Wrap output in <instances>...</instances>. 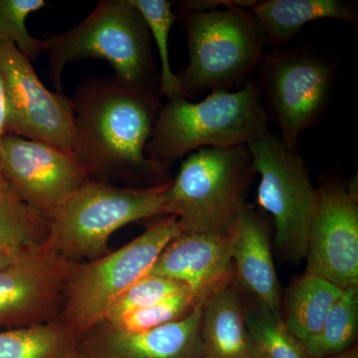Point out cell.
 <instances>
[{
  "instance_id": "cell-28",
  "label": "cell",
  "mask_w": 358,
  "mask_h": 358,
  "mask_svg": "<svg viewBox=\"0 0 358 358\" xmlns=\"http://www.w3.org/2000/svg\"><path fill=\"white\" fill-rule=\"evenodd\" d=\"M257 1L254 0H187L178 2L176 13H205L215 10L219 6H236L245 9H251Z\"/></svg>"
},
{
  "instance_id": "cell-8",
  "label": "cell",
  "mask_w": 358,
  "mask_h": 358,
  "mask_svg": "<svg viewBox=\"0 0 358 358\" xmlns=\"http://www.w3.org/2000/svg\"><path fill=\"white\" fill-rule=\"evenodd\" d=\"M247 148L260 176L257 203L274 219L275 246L291 262H301L307 255L317 190L299 152L279 136L267 131Z\"/></svg>"
},
{
  "instance_id": "cell-7",
  "label": "cell",
  "mask_w": 358,
  "mask_h": 358,
  "mask_svg": "<svg viewBox=\"0 0 358 358\" xmlns=\"http://www.w3.org/2000/svg\"><path fill=\"white\" fill-rule=\"evenodd\" d=\"M179 234L176 216H164L122 248L91 262L73 264L59 320L79 336L105 322L115 301L148 274Z\"/></svg>"
},
{
  "instance_id": "cell-25",
  "label": "cell",
  "mask_w": 358,
  "mask_h": 358,
  "mask_svg": "<svg viewBox=\"0 0 358 358\" xmlns=\"http://www.w3.org/2000/svg\"><path fill=\"white\" fill-rule=\"evenodd\" d=\"M201 308L189 291L174 294L150 307L129 313L114 322H107L117 331L140 333L178 322Z\"/></svg>"
},
{
  "instance_id": "cell-22",
  "label": "cell",
  "mask_w": 358,
  "mask_h": 358,
  "mask_svg": "<svg viewBox=\"0 0 358 358\" xmlns=\"http://www.w3.org/2000/svg\"><path fill=\"white\" fill-rule=\"evenodd\" d=\"M358 329V289L343 291L319 333L303 341L312 357L339 355L355 345Z\"/></svg>"
},
{
  "instance_id": "cell-9",
  "label": "cell",
  "mask_w": 358,
  "mask_h": 358,
  "mask_svg": "<svg viewBox=\"0 0 358 358\" xmlns=\"http://www.w3.org/2000/svg\"><path fill=\"white\" fill-rule=\"evenodd\" d=\"M336 66L307 49H275L264 61L259 82L264 105L281 129V140L298 152V140L319 121L331 100Z\"/></svg>"
},
{
  "instance_id": "cell-23",
  "label": "cell",
  "mask_w": 358,
  "mask_h": 358,
  "mask_svg": "<svg viewBox=\"0 0 358 358\" xmlns=\"http://www.w3.org/2000/svg\"><path fill=\"white\" fill-rule=\"evenodd\" d=\"M245 322L261 358H312L303 341L262 303L254 301L245 310Z\"/></svg>"
},
{
  "instance_id": "cell-31",
  "label": "cell",
  "mask_w": 358,
  "mask_h": 358,
  "mask_svg": "<svg viewBox=\"0 0 358 358\" xmlns=\"http://www.w3.org/2000/svg\"><path fill=\"white\" fill-rule=\"evenodd\" d=\"M312 358H358V348L357 346H353L350 350H346V352L343 353H339V355H331V357H312Z\"/></svg>"
},
{
  "instance_id": "cell-3",
  "label": "cell",
  "mask_w": 358,
  "mask_h": 358,
  "mask_svg": "<svg viewBox=\"0 0 358 358\" xmlns=\"http://www.w3.org/2000/svg\"><path fill=\"white\" fill-rule=\"evenodd\" d=\"M152 40L147 22L131 0H102L72 29L44 40L49 80L56 92L64 93L66 66L87 58L102 59L120 81L160 96Z\"/></svg>"
},
{
  "instance_id": "cell-24",
  "label": "cell",
  "mask_w": 358,
  "mask_h": 358,
  "mask_svg": "<svg viewBox=\"0 0 358 358\" xmlns=\"http://www.w3.org/2000/svg\"><path fill=\"white\" fill-rule=\"evenodd\" d=\"M138 8L150 28L159 51L160 60L159 94L167 100L182 96L180 81L171 69L169 60V37L171 28L178 20L173 10V2L166 0H131Z\"/></svg>"
},
{
  "instance_id": "cell-11",
  "label": "cell",
  "mask_w": 358,
  "mask_h": 358,
  "mask_svg": "<svg viewBox=\"0 0 358 358\" xmlns=\"http://www.w3.org/2000/svg\"><path fill=\"white\" fill-rule=\"evenodd\" d=\"M0 176L21 203L49 223L90 179L74 155L13 134L2 136Z\"/></svg>"
},
{
  "instance_id": "cell-12",
  "label": "cell",
  "mask_w": 358,
  "mask_h": 358,
  "mask_svg": "<svg viewBox=\"0 0 358 358\" xmlns=\"http://www.w3.org/2000/svg\"><path fill=\"white\" fill-rule=\"evenodd\" d=\"M308 235L306 275L343 289H358V205L355 181L327 180L317 188Z\"/></svg>"
},
{
  "instance_id": "cell-29",
  "label": "cell",
  "mask_w": 358,
  "mask_h": 358,
  "mask_svg": "<svg viewBox=\"0 0 358 358\" xmlns=\"http://www.w3.org/2000/svg\"><path fill=\"white\" fill-rule=\"evenodd\" d=\"M4 94L3 86H2L1 78H0V143H1L2 136H3L4 124Z\"/></svg>"
},
{
  "instance_id": "cell-15",
  "label": "cell",
  "mask_w": 358,
  "mask_h": 358,
  "mask_svg": "<svg viewBox=\"0 0 358 358\" xmlns=\"http://www.w3.org/2000/svg\"><path fill=\"white\" fill-rule=\"evenodd\" d=\"M202 308L164 326L124 333L103 322L79 336L78 358H196Z\"/></svg>"
},
{
  "instance_id": "cell-2",
  "label": "cell",
  "mask_w": 358,
  "mask_h": 358,
  "mask_svg": "<svg viewBox=\"0 0 358 358\" xmlns=\"http://www.w3.org/2000/svg\"><path fill=\"white\" fill-rule=\"evenodd\" d=\"M271 122L259 82L238 91H214L200 102L174 96L162 106L145 155L169 171L176 159L204 148L247 145Z\"/></svg>"
},
{
  "instance_id": "cell-18",
  "label": "cell",
  "mask_w": 358,
  "mask_h": 358,
  "mask_svg": "<svg viewBox=\"0 0 358 358\" xmlns=\"http://www.w3.org/2000/svg\"><path fill=\"white\" fill-rule=\"evenodd\" d=\"M262 27L268 44L282 48L307 23L333 18L357 22V10L343 0H267L250 9Z\"/></svg>"
},
{
  "instance_id": "cell-32",
  "label": "cell",
  "mask_w": 358,
  "mask_h": 358,
  "mask_svg": "<svg viewBox=\"0 0 358 358\" xmlns=\"http://www.w3.org/2000/svg\"><path fill=\"white\" fill-rule=\"evenodd\" d=\"M13 260H15V259L13 258V257L6 255V254L0 253V270L6 267L8 264L13 262Z\"/></svg>"
},
{
  "instance_id": "cell-21",
  "label": "cell",
  "mask_w": 358,
  "mask_h": 358,
  "mask_svg": "<svg viewBox=\"0 0 358 358\" xmlns=\"http://www.w3.org/2000/svg\"><path fill=\"white\" fill-rule=\"evenodd\" d=\"M50 223L20 200L0 199V253L20 258L46 243Z\"/></svg>"
},
{
  "instance_id": "cell-27",
  "label": "cell",
  "mask_w": 358,
  "mask_h": 358,
  "mask_svg": "<svg viewBox=\"0 0 358 358\" xmlns=\"http://www.w3.org/2000/svg\"><path fill=\"white\" fill-rule=\"evenodd\" d=\"M186 291L189 289L174 280L157 275H145L119 296L110 308L105 322H114L129 313L150 307Z\"/></svg>"
},
{
  "instance_id": "cell-30",
  "label": "cell",
  "mask_w": 358,
  "mask_h": 358,
  "mask_svg": "<svg viewBox=\"0 0 358 358\" xmlns=\"http://www.w3.org/2000/svg\"><path fill=\"white\" fill-rule=\"evenodd\" d=\"M0 199L18 200L1 176H0Z\"/></svg>"
},
{
  "instance_id": "cell-19",
  "label": "cell",
  "mask_w": 358,
  "mask_h": 358,
  "mask_svg": "<svg viewBox=\"0 0 358 358\" xmlns=\"http://www.w3.org/2000/svg\"><path fill=\"white\" fill-rule=\"evenodd\" d=\"M343 294V289L322 278L305 275L296 279L287 292L285 326L301 341L312 338Z\"/></svg>"
},
{
  "instance_id": "cell-5",
  "label": "cell",
  "mask_w": 358,
  "mask_h": 358,
  "mask_svg": "<svg viewBox=\"0 0 358 358\" xmlns=\"http://www.w3.org/2000/svg\"><path fill=\"white\" fill-rule=\"evenodd\" d=\"M176 15L187 36L189 62L178 75L187 100L207 91H230L260 63L268 40L248 9L232 6Z\"/></svg>"
},
{
  "instance_id": "cell-26",
  "label": "cell",
  "mask_w": 358,
  "mask_h": 358,
  "mask_svg": "<svg viewBox=\"0 0 358 358\" xmlns=\"http://www.w3.org/2000/svg\"><path fill=\"white\" fill-rule=\"evenodd\" d=\"M44 6V0H0V40L10 41L31 62L45 51V42L28 31L26 20Z\"/></svg>"
},
{
  "instance_id": "cell-16",
  "label": "cell",
  "mask_w": 358,
  "mask_h": 358,
  "mask_svg": "<svg viewBox=\"0 0 358 358\" xmlns=\"http://www.w3.org/2000/svg\"><path fill=\"white\" fill-rule=\"evenodd\" d=\"M231 257L238 281L254 301L282 320V296L267 223L244 202L231 230Z\"/></svg>"
},
{
  "instance_id": "cell-14",
  "label": "cell",
  "mask_w": 358,
  "mask_h": 358,
  "mask_svg": "<svg viewBox=\"0 0 358 358\" xmlns=\"http://www.w3.org/2000/svg\"><path fill=\"white\" fill-rule=\"evenodd\" d=\"M145 275L181 282L203 308L214 294L234 280L228 235L185 234L173 238Z\"/></svg>"
},
{
  "instance_id": "cell-1",
  "label": "cell",
  "mask_w": 358,
  "mask_h": 358,
  "mask_svg": "<svg viewBox=\"0 0 358 358\" xmlns=\"http://www.w3.org/2000/svg\"><path fill=\"white\" fill-rule=\"evenodd\" d=\"M160 96L113 75L88 78L71 99L76 155L92 180L124 187L169 182V171L148 159L145 148L160 109Z\"/></svg>"
},
{
  "instance_id": "cell-20",
  "label": "cell",
  "mask_w": 358,
  "mask_h": 358,
  "mask_svg": "<svg viewBox=\"0 0 358 358\" xmlns=\"http://www.w3.org/2000/svg\"><path fill=\"white\" fill-rule=\"evenodd\" d=\"M79 336L60 320L0 331V358H78Z\"/></svg>"
},
{
  "instance_id": "cell-17",
  "label": "cell",
  "mask_w": 358,
  "mask_h": 358,
  "mask_svg": "<svg viewBox=\"0 0 358 358\" xmlns=\"http://www.w3.org/2000/svg\"><path fill=\"white\" fill-rule=\"evenodd\" d=\"M243 301L233 284L202 308L196 358H261L245 322Z\"/></svg>"
},
{
  "instance_id": "cell-6",
  "label": "cell",
  "mask_w": 358,
  "mask_h": 358,
  "mask_svg": "<svg viewBox=\"0 0 358 358\" xmlns=\"http://www.w3.org/2000/svg\"><path fill=\"white\" fill-rule=\"evenodd\" d=\"M169 182L124 187L89 179L51 221L45 246L72 263L91 262L107 255L115 231L166 216L164 193Z\"/></svg>"
},
{
  "instance_id": "cell-4",
  "label": "cell",
  "mask_w": 358,
  "mask_h": 358,
  "mask_svg": "<svg viewBox=\"0 0 358 358\" xmlns=\"http://www.w3.org/2000/svg\"><path fill=\"white\" fill-rule=\"evenodd\" d=\"M254 173L247 145L195 150L169 182L164 215L185 234H230Z\"/></svg>"
},
{
  "instance_id": "cell-10",
  "label": "cell",
  "mask_w": 358,
  "mask_h": 358,
  "mask_svg": "<svg viewBox=\"0 0 358 358\" xmlns=\"http://www.w3.org/2000/svg\"><path fill=\"white\" fill-rule=\"evenodd\" d=\"M0 78L6 109L3 134L46 143L76 157L72 102L65 93L47 89L31 61L6 40H0Z\"/></svg>"
},
{
  "instance_id": "cell-13",
  "label": "cell",
  "mask_w": 358,
  "mask_h": 358,
  "mask_svg": "<svg viewBox=\"0 0 358 358\" xmlns=\"http://www.w3.org/2000/svg\"><path fill=\"white\" fill-rule=\"evenodd\" d=\"M72 262L46 246L0 270V329L59 320Z\"/></svg>"
}]
</instances>
